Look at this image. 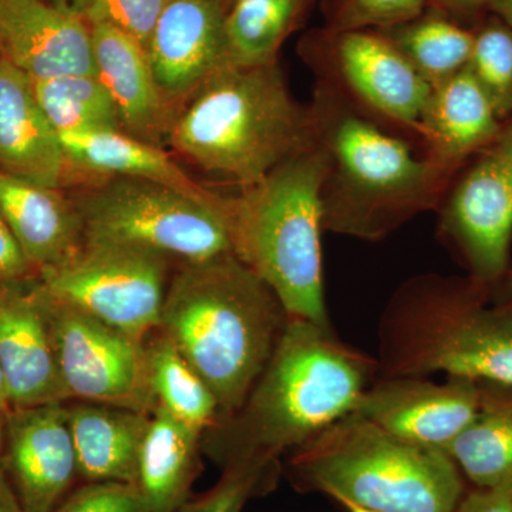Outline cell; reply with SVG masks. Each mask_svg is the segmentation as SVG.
I'll list each match as a JSON object with an SVG mask.
<instances>
[{
  "label": "cell",
  "instance_id": "obj_1",
  "mask_svg": "<svg viewBox=\"0 0 512 512\" xmlns=\"http://www.w3.org/2000/svg\"><path fill=\"white\" fill-rule=\"evenodd\" d=\"M377 362L343 345L332 328L289 318L278 345L238 412L202 434L221 467L279 460L355 412Z\"/></svg>",
  "mask_w": 512,
  "mask_h": 512
},
{
  "label": "cell",
  "instance_id": "obj_2",
  "mask_svg": "<svg viewBox=\"0 0 512 512\" xmlns=\"http://www.w3.org/2000/svg\"><path fill=\"white\" fill-rule=\"evenodd\" d=\"M311 109L326 163L323 231L376 242L417 215L439 210L457 174L420 143L369 119L320 82Z\"/></svg>",
  "mask_w": 512,
  "mask_h": 512
},
{
  "label": "cell",
  "instance_id": "obj_3",
  "mask_svg": "<svg viewBox=\"0 0 512 512\" xmlns=\"http://www.w3.org/2000/svg\"><path fill=\"white\" fill-rule=\"evenodd\" d=\"M288 320L274 291L229 254L181 266L168 284L158 329L210 387L220 420L245 403Z\"/></svg>",
  "mask_w": 512,
  "mask_h": 512
},
{
  "label": "cell",
  "instance_id": "obj_4",
  "mask_svg": "<svg viewBox=\"0 0 512 512\" xmlns=\"http://www.w3.org/2000/svg\"><path fill=\"white\" fill-rule=\"evenodd\" d=\"M167 141L207 173L244 187L315 146V123L278 63L228 64L192 94Z\"/></svg>",
  "mask_w": 512,
  "mask_h": 512
},
{
  "label": "cell",
  "instance_id": "obj_5",
  "mask_svg": "<svg viewBox=\"0 0 512 512\" xmlns=\"http://www.w3.org/2000/svg\"><path fill=\"white\" fill-rule=\"evenodd\" d=\"M487 286L439 274L393 293L379 325L382 377H448L512 390V302L490 306Z\"/></svg>",
  "mask_w": 512,
  "mask_h": 512
},
{
  "label": "cell",
  "instance_id": "obj_6",
  "mask_svg": "<svg viewBox=\"0 0 512 512\" xmlns=\"http://www.w3.org/2000/svg\"><path fill=\"white\" fill-rule=\"evenodd\" d=\"M325 156L318 144L224 195L232 254L278 296L289 318L330 329L323 281Z\"/></svg>",
  "mask_w": 512,
  "mask_h": 512
},
{
  "label": "cell",
  "instance_id": "obj_7",
  "mask_svg": "<svg viewBox=\"0 0 512 512\" xmlns=\"http://www.w3.org/2000/svg\"><path fill=\"white\" fill-rule=\"evenodd\" d=\"M292 480L375 512H454L460 468L446 450L400 439L352 412L293 451Z\"/></svg>",
  "mask_w": 512,
  "mask_h": 512
},
{
  "label": "cell",
  "instance_id": "obj_8",
  "mask_svg": "<svg viewBox=\"0 0 512 512\" xmlns=\"http://www.w3.org/2000/svg\"><path fill=\"white\" fill-rule=\"evenodd\" d=\"M74 205L82 217L84 238L143 249L183 265L232 254L222 205L215 207L164 185L113 177L80 195Z\"/></svg>",
  "mask_w": 512,
  "mask_h": 512
},
{
  "label": "cell",
  "instance_id": "obj_9",
  "mask_svg": "<svg viewBox=\"0 0 512 512\" xmlns=\"http://www.w3.org/2000/svg\"><path fill=\"white\" fill-rule=\"evenodd\" d=\"M43 291L131 338L160 326L168 259L143 249L84 238L72 255L40 269Z\"/></svg>",
  "mask_w": 512,
  "mask_h": 512
},
{
  "label": "cell",
  "instance_id": "obj_10",
  "mask_svg": "<svg viewBox=\"0 0 512 512\" xmlns=\"http://www.w3.org/2000/svg\"><path fill=\"white\" fill-rule=\"evenodd\" d=\"M303 57L316 82L423 146L420 117L430 84L379 30H320L305 43Z\"/></svg>",
  "mask_w": 512,
  "mask_h": 512
},
{
  "label": "cell",
  "instance_id": "obj_11",
  "mask_svg": "<svg viewBox=\"0 0 512 512\" xmlns=\"http://www.w3.org/2000/svg\"><path fill=\"white\" fill-rule=\"evenodd\" d=\"M39 284V282H37ZM66 399L153 414L146 342L47 295L40 286Z\"/></svg>",
  "mask_w": 512,
  "mask_h": 512
},
{
  "label": "cell",
  "instance_id": "obj_12",
  "mask_svg": "<svg viewBox=\"0 0 512 512\" xmlns=\"http://www.w3.org/2000/svg\"><path fill=\"white\" fill-rule=\"evenodd\" d=\"M474 157L441 201L439 228L467 262L470 278L491 289L501 284L510 264L512 116Z\"/></svg>",
  "mask_w": 512,
  "mask_h": 512
},
{
  "label": "cell",
  "instance_id": "obj_13",
  "mask_svg": "<svg viewBox=\"0 0 512 512\" xmlns=\"http://www.w3.org/2000/svg\"><path fill=\"white\" fill-rule=\"evenodd\" d=\"M481 399V383L461 377L447 383L382 377L367 387L355 412L400 439L447 450L477 416Z\"/></svg>",
  "mask_w": 512,
  "mask_h": 512
},
{
  "label": "cell",
  "instance_id": "obj_14",
  "mask_svg": "<svg viewBox=\"0 0 512 512\" xmlns=\"http://www.w3.org/2000/svg\"><path fill=\"white\" fill-rule=\"evenodd\" d=\"M25 512H55L79 480L63 403L12 410L2 457Z\"/></svg>",
  "mask_w": 512,
  "mask_h": 512
},
{
  "label": "cell",
  "instance_id": "obj_15",
  "mask_svg": "<svg viewBox=\"0 0 512 512\" xmlns=\"http://www.w3.org/2000/svg\"><path fill=\"white\" fill-rule=\"evenodd\" d=\"M224 0H170L146 47L148 62L168 103L191 97L231 63Z\"/></svg>",
  "mask_w": 512,
  "mask_h": 512
},
{
  "label": "cell",
  "instance_id": "obj_16",
  "mask_svg": "<svg viewBox=\"0 0 512 512\" xmlns=\"http://www.w3.org/2000/svg\"><path fill=\"white\" fill-rule=\"evenodd\" d=\"M0 46L33 82L96 74L92 26L56 3L0 0Z\"/></svg>",
  "mask_w": 512,
  "mask_h": 512
},
{
  "label": "cell",
  "instance_id": "obj_17",
  "mask_svg": "<svg viewBox=\"0 0 512 512\" xmlns=\"http://www.w3.org/2000/svg\"><path fill=\"white\" fill-rule=\"evenodd\" d=\"M0 366L12 410L66 402L37 281L10 282L0 295Z\"/></svg>",
  "mask_w": 512,
  "mask_h": 512
},
{
  "label": "cell",
  "instance_id": "obj_18",
  "mask_svg": "<svg viewBox=\"0 0 512 512\" xmlns=\"http://www.w3.org/2000/svg\"><path fill=\"white\" fill-rule=\"evenodd\" d=\"M67 161L62 141L37 101L33 80L0 59V173L59 188Z\"/></svg>",
  "mask_w": 512,
  "mask_h": 512
},
{
  "label": "cell",
  "instance_id": "obj_19",
  "mask_svg": "<svg viewBox=\"0 0 512 512\" xmlns=\"http://www.w3.org/2000/svg\"><path fill=\"white\" fill-rule=\"evenodd\" d=\"M96 76L109 92L121 131L147 143L167 138L173 117L161 93L147 52L137 40L104 23H93Z\"/></svg>",
  "mask_w": 512,
  "mask_h": 512
},
{
  "label": "cell",
  "instance_id": "obj_20",
  "mask_svg": "<svg viewBox=\"0 0 512 512\" xmlns=\"http://www.w3.org/2000/svg\"><path fill=\"white\" fill-rule=\"evenodd\" d=\"M498 117L470 69L431 87L420 117L427 156L451 173L458 171L500 133Z\"/></svg>",
  "mask_w": 512,
  "mask_h": 512
},
{
  "label": "cell",
  "instance_id": "obj_21",
  "mask_svg": "<svg viewBox=\"0 0 512 512\" xmlns=\"http://www.w3.org/2000/svg\"><path fill=\"white\" fill-rule=\"evenodd\" d=\"M66 409L80 480L137 485L138 460L151 414L89 402Z\"/></svg>",
  "mask_w": 512,
  "mask_h": 512
},
{
  "label": "cell",
  "instance_id": "obj_22",
  "mask_svg": "<svg viewBox=\"0 0 512 512\" xmlns=\"http://www.w3.org/2000/svg\"><path fill=\"white\" fill-rule=\"evenodd\" d=\"M0 214L36 271L63 261L83 244L82 217L59 188L0 173Z\"/></svg>",
  "mask_w": 512,
  "mask_h": 512
},
{
  "label": "cell",
  "instance_id": "obj_23",
  "mask_svg": "<svg viewBox=\"0 0 512 512\" xmlns=\"http://www.w3.org/2000/svg\"><path fill=\"white\" fill-rule=\"evenodd\" d=\"M59 138L67 161L74 167L164 185L215 207L222 205L224 195L198 184L156 144L121 130L87 131Z\"/></svg>",
  "mask_w": 512,
  "mask_h": 512
},
{
  "label": "cell",
  "instance_id": "obj_24",
  "mask_svg": "<svg viewBox=\"0 0 512 512\" xmlns=\"http://www.w3.org/2000/svg\"><path fill=\"white\" fill-rule=\"evenodd\" d=\"M202 434L161 407L151 414L137 477L150 512H177L190 500L201 471Z\"/></svg>",
  "mask_w": 512,
  "mask_h": 512
},
{
  "label": "cell",
  "instance_id": "obj_25",
  "mask_svg": "<svg viewBox=\"0 0 512 512\" xmlns=\"http://www.w3.org/2000/svg\"><path fill=\"white\" fill-rule=\"evenodd\" d=\"M448 456L478 488L512 481V396L483 389L480 410L450 446Z\"/></svg>",
  "mask_w": 512,
  "mask_h": 512
},
{
  "label": "cell",
  "instance_id": "obj_26",
  "mask_svg": "<svg viewBox=\"0 0 512 512\" xmlns=\"http://www.w3.org/2000/svg\"><path fill=\"white\" fill-rule=\"evenodd\" d=\"M148 376L157 407L205 433L217 423L220 407L173 340L160 329L146 339Z\"/></svg>",
  "mask_w": 512,
  "mask_h": 512
},
{
  "label": "cell",
  "instance_id": "obj_27",
  "mask_svg": "<svg viewBox=\"0 0 512 512\" xmlns=\"http://www.w3.org/2000/svg\"><path fill=\"white\" fill-rule=\"evenodd\" d=\"M379 32L396 46L430 87L450 79L470 62L474 30L431 8L419 18Z\"/></svg>",
  "mask_w": 512,
  "mask_h": 512
},
{
  "label": "cell",
  "instance_id": "obj_28",
  "mask_svg": "<svg viewBox=\"0 0 512 512\" xmlns=\"http://www.w3.org/2000/svg\"><path fill=\"white\" fill-rule=\"evenodd\" d=\"M47 120L57 136L121 130L119 113L96 74H74L33 82Z\"/></svg>",
  "mask_w": 512,
  "mask_h": 512
},
{
  "label": "cell",
  "instance_id": "obj_29",
  "mask_svg": "<svg viewBox=\"0 0 512 512\" xmlns=\"http://www.w3.org/2000/svg\"><path fill=\"white\" fill-rule=\"evenodd\" d=\"M301 6L302 0H234L225 18L231 63L259 66L276 62V52Z\"/></svg>",
  "mask_w": 512,
  "mask_h": 512
},
{
  "label": "cell",
  "instance_id": "obj_30",
  "mask_svg": "<svg viewBox=\"0 0 512 512\" xmlns=\"http://www.w3.org/2000/svg\"><path fill=\"white\" fill-rule=\"evenodd\" d=\"M468 69L487 94L498 117L512 116V29L491 16L474 30Z\"/></svg>",
  "mask_w": 512,
  "mask_h": 512
},
{
  "label": "cell",
  "instance_id": "obj_31",
  "mask_svg": "<svg viewBox=\"0 0 512 512\" xmlns=\"http://www.w3.org/2000/svg\"><path fill=\"white\" fill-rule=\"evenodd\" d=\"M279 460L235 461L222 467L220 481L204 495L188 500L177 512H242L249 500L274 490Z\"/></svg>",
  "mask_w": 512,
  "mask_h": 512
},
{
  "label": "cell",
  "instance_id": "obj_32",
  "mask_svg": "<svg viewBox=\"0 0 512 512\" xmlns=\"http://www.w3.org/2000/svg\"><path fill=\"white\" fill-rule=\"evenodd\" d=\"M429 0H332L328 29H386L423 15Z\"/></svg>",
  "mask_w": 512,
  "mask_h": 512
},
{
  "label": "cell",
  "instance_id": "obj_33",
  "mask_svg": "<svg viewBox=\"0 0 512 512\" xmlns=\"http://www.w3.org/2000/svg\"><path fill=\"white\" fill-rule=\"evenodd\" d=\"M170 0H93L84 18L104 23L133 37L146 49L158 19Z\"/></svg>",
  "mask_w": 512,
  "mask_h": 512
},
{
  "label": "cell",
  "instance_id": "obj_34",
  "mask_svg": "<svg viewBox=\"0 0 512 512\" xmlns=\"http://www.w3.org/2000/svg\"><path fill=\"white\" fill-rule=\"evenodd\" d=\"M55 512H150L137 485L84 483L64 498Z\"/></svg>",
  "mask_w": 512,
  "mask_h": 512
},
{
  "label": "cell",
  "instance_id": "obj_35",
  "mask_svg": "<svg viewBox=\"0 0 512 512\" xmlns=\"http://www.w3.org/2000/svg\"><path fill=\"white\" fill-rule=\"evenodd\" d=\"M33 271L8 222L0 214V282L25 281Z\"/></svg>",
  "mask_w": 512,
  "mask_h": 512
},
{
  "label": "cell",
  "instance_id": "obj_36",
  "mask_svg": "<svg viewBox=\"0 0 512 512\" xmlns=\"http://www.w3.org/2000/svg\"><path fill=\"white\" fill-rule=\"evenodd\" d=\"M454 512H512V481L480 488L461 500Z\"/></svg>",
  "mask_w": 512,
  "mask_h": 512
},
{
  "label": "cell",
  "instance_id": "obj_37",
  "mask_svg": "<svg viewBox=\"0 0 512 512\" xmlns=\"http://www.w3.org/2000/svg\"><path fill=\"white\" fill-rule=\"evenodd\" d=\"M488 2L490 0H429V6L460 23L458 19H474L480 16L484 10H488Z\"/></svg>",
  "mask_w": 512,
  "mask_h": 512
},
{
  "label": "cell",
  "instance_id": "obj_38",
  "mask_svg": "<svg viewBox=\"0 0 512 512\" xmlns=\"http://www.w3.org/2000/svg\"><path fill=\"white\" fill-rule=\"evenodd\" d=\"M0 512H25L10 483L6 468L0 460Z\"/></svg>",
  "mask_w": 512,
  "mask_h": 512
},
{
  "label": "cell",
  "instance_id": "obj_39",
  "mask_svg": "<svg viewBox=\"0 0 512 512\" xmlns=\"http://www.w3.org/2000/svg\"><path fill=\"white\" fill-rule=\"evenodd\" d=\"M488 10L512 29V0H490Z\"/></svg>",
  "mask_w": 512,
  "mask_h": 512
},
{
  "label": "cell",
  "instance_id": "obj_40",
  "mask_svg": "<svg viewBox=\"0 0 512 512\" xmlns=\"http://www.w3.org/2000/svg\"><path fill=\"white\" fill-rule=\"evenodd\" d=\"M92 2L93 0H57L56 5L62 6V8L72 10V12L79 13V15L84 16V13L89 9L90 3Z\"/></svg>",
  "mask_w": 512,
  "mask_h": 512
},
{
  "label": "cell",
  "instance_id": "obj_41",
  "mask_svg": "<svg viewBox=\"0 0 512 512\" xmlns=\"http://www.w3.org/2000/svg\"><path fill=\"white\" fill-rule=\"evenodd\" d=\"M0 410L6 413L12 412V407H10L9 402L8 386H6L5 375H3L2 366H0Z\"/></svg>",
  "mask_w": 512,
  "mask_h": 512
},
{
  "label": "cell",
  "instance_id": "obj_42",
  "mask_svg": "<svg viewBox=\"0 0 512 512\" xmlns=\"http://www.w3.org/2000/svg\"><path fill=\"white\" fill-rule=\"evenodd\" d=\"M8 414L0 410V460L5 453L6 436H8Z\"/></svg>",
  "mask_w": 512,
  "mask_h": 512
},
{
  "label": "cell",
  "instance_id": "obj_43",
  "mask_svg": "<svg viewBox=\"0 0 512 512\" xmlns=\"http://www.w3.org/2000/svg\"><path fill=\"white\" fill-rule=\"evenodd\" d=\"M339 504L342 505V507L345 508V510L348 512H375V511L366 510V508L359 507V505H355V504H350V503H339Z\"/></svg>",
  "mask_w": 512,
  "mask_h": 512
},
{
  "label": "cell",
  "instance_id": "obj_44",
  "mask_svg": "<svg viewBox=\"0 0 512 512\" xmlns=\"http://www.w3.org/2000/svg\"><path fill=\"white\" fill-rule=\"evenodd\" d=\"M507 292H508V301L512 302V272H511L510 276H508Z\"/></svg>",
  "mask_w": 512,
  "mask_h": 512
},
{
  "label": "cell",
  "instance_id": "obj_45",
  "mask_svg": "<svg viewBox=\"0 0 512 512\" xmlns=\"http://www.w3.org/2000/svg\"><path fill=\"white\" fill-rule=\"evenodd\" d=\"M3 286H5V284H2V282H0V295H2Z\"/></svg>",
  "mask_w": 512,
  "mask_h": 512
},
{
  "label": "cell",
  "instance_id": "obj_46",
  "mask_svg": "<svg viewBox=\"0 0 512 512\" xmlns=\"http://www.w3.org/2000/svg\"><path fill=\"white\" fill-rule=\"evenodd\" d=\"M3 53H2V46H0V59H2Z\"/></svg>",
  "mask_w": 512,
  "mask_h": 512
}]
</instances>
